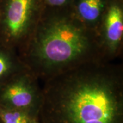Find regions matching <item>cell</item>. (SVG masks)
Returning a JSON list of instances; mask_svg holds the SVG:
<instances>
[{
    "label": "cell",
    "instance_id": "obj_1",
    "mask_svg": "<svg viewBox=\"0 0 123 123\" xmlns=\"http://www.w3.org/2000/svg\"><path fill=\"white\" fill-rule=\"evenodd\" d=\"M37 117L42 123H123V75L106 62L44 81Z\"/></svg>",
    "mask_w": 123,
    "mask_h": 123
},
{
    "label": "cell",
    "instance_id": "obj_2",
    "mask_svg": "<svg viewBox=\"0 0 123 123\" xmlns=\"http://www.w3.org/2000/svg\"><path fill=\"white\" fill-rule=\"evenodd\" d=\"M26 68L43 80L86 64L105 62L99 37L72 12L38 21L27 44Z\"/></svg>",
    "mask_w": 123,
    "mask_h": 123
},
{
    "label": "cell",
    "instance_id": "obj_3",
    "mask_svg": "<svg viewBox=\"0 0 123 123\" xmlns=\"http://www.w3.org/2000/svg\"><path fill=\"white\" fill-rule=\"evenodd\" d=\"M42 99L38 79L26 70L5 83L0 90V105L37 116Z\"/></svg>",
    "mask_w": 123,
    "mask_h": 123
},
{
    "label": "cell",
    "instance_id": "obj_4",
    "mask_svg": "<svg viewBox=\"0 0 123 123\" xmlns=\"http://www.w3.org/2000/svg\"><path fill=\"white\" fill-rule=\"evenodd\" d=\"M101 22L100 42L104 61L116 57L121 51L123 35V12L121 4L110 1Z\"/></svg>",
    "mask_w": 123,
    "mask_h": 123
},
{
    "label": "cell",
    "instance_id": "obj_5",
    "mask_svg": "<svg viewBox=\"0 0 123 123\" xmlns=\"http://www.w3.org/2000/svg\"><path fill=\"white\" fill-rule=\"evenodd\" d=\"M37 0H8L5 13V27L9 37H21L28 29L36 10Z\"/></svg>",
    "mask_w": 123,
    "mask_h": 123
},
{
    "label": "cell",
    "instance_id": "obj_6",
    "mask_svg": "<svg viewBox=\"0 0 123 123\" xmlns=\"http://www.w3.org/2000/svg\"><path fill=\"white\" fill-rule=\"evenodd\" d=\"M73 12L84 25L94 30L100 24L109 0H74Z\"/></svg>",
    "mask_w": 123,
    "mask_h": 123
},
{
    "label": "cell",
    "instance_id": "obj_7",
    "mask_svg": "<svg viewBox=\"0 0 123 123\" xmlns=\"http://www.w3.org/2000/svg\"><path fill=\"white\" fill-rule=\"evenodd\" d=\"M32 117L33 116L24 111L0 105V121L2 123H30Z\"/></svg>",
    "mask_w": 123,
    "mask_h": 123
},
{
    "label": "cell",
    "instance_id": "obj_8",
    "mask_svg": "<svg viewBox=\"0 0 123 123\" xmlns=\"http://www.w3.org/2000/svg\"><path fill=\"white\" fill-rule=\"evenodd\" d=\"M13 71V63L6 54L0 51V81L8 79Z\"/></svg>",
    "mask_w": 123,
    "mask_h": 123
},
{
    "label": "cell",
    "instance_id": "obj_9",
    "mask_svg": "<svg viewBox=\"0 0 123 123\" xmlns=\"http://www.w3.org/2000/svg\"><path fill=\"white\" fill-rule=\"evenodd\" d=\"M74 0H44L48 5L54 7H61L66 6L70 4Z\"/></svg>",
    "mask_w": 123,
    "mask_h": 123
},
{
    "label": "cell",
    "instance_id": "obj_10",
    "mask_svg": "<svg viewBox=\"0 0 123 123\" xmlns=\"http://www.w3.org/2000/svg\"><path fill=\"white\" fill-rule=\"evenodd\" d=\"M30 123H42L38 119L37 117L35 116L31 118Z\"/></svg>",
    "mask_w": 123,
    "mask_h": 123
},
{
    "label": "cell",
    "instance_id": "obj_11",
    "mask_svg": "<svg viewBox=\"0 0 123 123\" xmlns=\"http://www.w3.org/2000/svg\"><path fill=\"white\" fill-rule=\"evenodd\" d=\"M0 123H1V121H0Z\"/></svg>",
    "mask_w": 123,
    "mask_h": 123
}]
</instances>
